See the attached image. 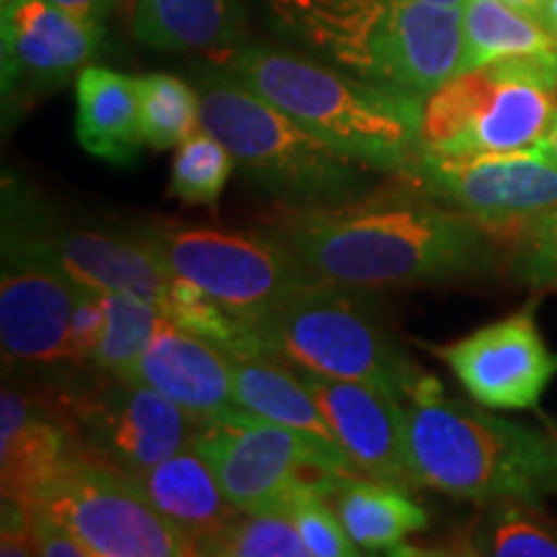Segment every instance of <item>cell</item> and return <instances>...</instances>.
<instances>
[{
  "mask_svg": "<svg viewBox=\"0 0 557 557\" xmlns=\"http://www.w3.org/2000/svg\"><path fill=\"white\" fill-rule=\"evenodd\" d=\"M263 233L284 243L310 278L361 289L457 282L498 263L496 233L416 189L338 207H278Z\"/></svg>",
  "mask_w": 557,
  "mask_h": 557,
  "instance_id": "1",
  "label": "cell"
},
{
  "mask_svg": "<svg viewBox=\"0 0 557 557\" xmlns=\"http://www.w3.org/2000/svg\"><path fill=\"white\" fill-rule=\"evenodd\" d=\"M406 442L418 487L483 506L557 496V434L444 398L431 374L406 403Z\"/></svg>",
  "mask_w": 557,
  "mask_h": 557,
  "instance_id": "2",
  "label": "cell"
},
{
  "mask_svg": "<svg viewBox=\"0 0 557 557\" xmlns=\"http://www.w3.org/2000/svg\"><path fill=\"white\" fill-rule=\"evenodd\" d=\"M218 62L299 127L367 169L395 176L418 156L426 101L421 96L374 86L263 45L230 47Z\"/></svg>",
  "mask_w": 557,
  "mask_h": 557,
  "instance_id": "3",
  "label": "cell"
},
{
  "mask_svg": "<svg viewBox=\"0 0 557 557\" xmlns=\"http://www.w3.org/2000/svg\"><path fill=\"white\" fill-rule=\"evenodd\" d=\"M312 50L374 86L426 99L465 73L462 9L421 0H276Z\"/></svg>",
  "mask_w": 557,
  "mask_h": 557,
  "instance_id": "4",
  "label": "cell"
},
{
  "mask_svg": "<svg viewBox=\"0 0 557 557\" xmlns=\"http://www.w3.org/2000/svg\"><path fill=\"white\" fill-rule=\"evenodd\" d=\"M197 90L201 129L218 137L243 176L278 207H338L377 191L382 173L299 127L230 70L207 73Z\"/></svg>",
  "mask_w": 557,
  "mask_h": 557,
  "instance_id": "5",
  "label": "cell"
},
{
  "mask_svg": "<svg viewBox=\"0 0 557 557\" xmlns=\"http://www.w3.org/2000/svg\"><path fill=\"white\" fill-rule=\"evenodd\" d=\"M263 351L325 377L364 382L400 403L429 374L403 351L369 289L312 282L292 292L259 325Z\"/></svg>",
  "mask_w": 557,
  "mask_h": 557,
  "instance_id": "6",
  "label": "cell"
},
{
  "mask_svg": "<svg viewBox=\"0 0 557 557\" xmlns=\"http://www.w3.org/2000/svg\"><path fill=\"white\" fill-rule=\"evenodd\" d=\"M557 116V54L465 70L426 96L418 152L475 158L534 148Z\"/></svg>",
  "mask_w": 557,
  "mask_h": 557,
  "instance_id": "7",
  "label": "cell"
},
{
  "mask_svg": "<svg viewBox=\"0 0 557 557\" xmlns=\"http://www.w3.org/2000/svg\"><path fill=\"white\" fill-rule=\"evenodd\" d=\"M67 434V449L132 475L191 444L197 423L139 380L96 367L34 385Z\"/></svg>",
  "mask_w": 557,
  "mask_h": 557,
  "instance_id": "8",
  "label": "cell"
},
{
  "mask_svg": "<svg viewBox=\"0 0 557 557\" xmlns=\"http://www.w3.org/2000/svg\"><path fill=\"white\" fill-rule=\"evenodd\" d=\"M3 274L0 341L5 367L34 385L78 369L70 351L73 276L37 233L21 199L18 178H3ZM32 385V382H29Z\"/></svg>",
  "mask_w": 557,
  "mask_h": 557,
  "instance_id": "9",
  "label": "cell"
},
{
  "mask_svg": "<svg viewBox=\"0 0 557 557\" xmlns=\"http://www.w3.org/2000/svg\"><path fill=\"white\" fill-rule=\"evenodd\" d=\"M191 447L207 459L240 513L287 511L305 483L359 472L341 444L267 421L240 406L197 423Z\"/></svg>",
  "mask_w": 557,
  "mask_h": 557,
  "instance_id": "10",
  "label": "cell"
},
{
  "mask_svg": "<svg viewBox=\"0 0 557 557\" xmlns=\"http://www.w3.org/2000/svg\"><path fill=\"white\" fill-rule=\"evenodd\" d=\"M73 532L88 557H189L194 542L163 519L127 472L70 451L52 478L29 498Z\"/></svg>",
  "mask_w": 557,
  "mask_h": 557,
  "instance_id": "11",
  "label": "cell"
},
{
  "mask_svg": "<svg viewBox=\"0 0 557 557\" xmlns=\"http://www.w3.org/2000/svg\"><path fill=\"white\" fill-rule=\"evenodd\" d=\"M139 230L171 276L191 282L256 331L292 292L312 282L289 248L269 233L160 225Z\"/></svg>",
  "mask_w": 557,
  "mask_h": 557,
  "instance_id": "12",
  "label": "cell"
},
{
  "mask_svg": "<svg viewBox=\"0 0 557 557\" xmlns=\"http://www.w3.org/2000/svg\"><path fill=\"white\" fill-rule=\"evenodd\" d=\"M395 176L496 235H513L524 222L557 207V165L537 148L475 158L418 152Z\"/></svg>",
  "mask_w": 557,
  "mask_h": 557,
  "instance_id": "13",
  "label": "cell"
},
{
  "mask_svg": "<svg viewBox=\"0 0 557 557\" xmlns=\"http://www.w3.org/2000/svg\"><path fill=\"white\" fill-rule=\"evenodd\" d=\"M103 47V26L75 18L52 0L0 5V65L5 114L78 78Z\"/></svg>",
  "mask_w": 557,
  "mask_h": 557,
  "instance_id": "14",
  "label": "cell"
},
{
  "mask_svg": "<svg viewBox=\"0 0 557 557\" xmlns=\"http://www.w3.org/2000/svg\"><path fill=\"white\" fill-rule=\"evenodd\" d=\"M459 385L480 406L529 410L557 374V354L542 338L532 308L483 325L455 344L436 348Z\"/></svg>",
  "mask_w": 557,
  "mask_h": 557,
  "instance_id": "15",
  "label": "cell"
},
{
  "mask_svg": "<svg viewBox=\"0 0 557 557\" xmlns=\"http://www.w3.org/2000/svg\"><path fill=\"white\" fill-rule=\"evenodd\" d=\"M18 189L34 227L70 276L103 292H129L152 299L163 308L173 276L143 230L135 227L132 233H120V230L70 225L21 181Z\"/></svg>",
  "mask_w": 557,
  "mask_h": 557,
  "instance_id": "16",
  "label": "cell"
},
{
  "mask_svg": "<svg viewBox=\"0 0 557 557\" xmlns=\"http://www.w3.org/2000/svg\"><path fill=\"white\" fill-rule=\"evenodd\" d=\"M297 372L315 395L354 468L361 475L413 493L418 483L408 462L406 403L364 382L325 377L305 367H297Z\"/></svg>",
  "mask_w": 557,
  "mask_h": 557,
  "instance_id": "17",
  "label": "cell"
},
{
  "mask_svg": "<svg viewBox=\"0 0 557 557\" xmlns=\"http://www.w3.org/2000/svg\"><path fill=\"white\" fill-rule=\"evenodd\" d=\"M137 380L176 403L194 423L235 406L233 361L225 348L173 325L160 323L137 367Z\"/></svg>",
  "mask_w": 557,
  "mask_h": 557,
  "instance_id": "18",
  "label": "cell"
},
{
  "mask_svg": "<svg viewBox=\"0 0 557 557\" xmlns=\"http://www.w3.org/2000/svg\"><path fill=\"white\" fill-rule=\"evenodd\" d=\"M67 455V434L39 389L5 382L0 393V480L3 496L29 500Z\"/></svg>",
  "mask_w": 557,
  "mask_h": 557,
  "instance_id": "19",
  "label": "cell"
},
{
  "mask_svg": "<svg viewBox=\"0 0 557 557\" xmlns=\"http://www.w3.org/2000/svg\"><path fill=\"white\" fill-rule=\"evenodd\" d=\"M129 478L160 517L184 532L194 547L240 513L227 500L207 459L191 444L152 468L132 472Z\"/></svg>",
  "mask_w": 557,
  "mask_h": 557,
  "instance_id": "20",
  "label": "cell"
},
{
  "mask_svg": "<svg viewBox=\"0 0 557 557\" xmlns=\"http://www.w3.org/2000/svg\"><path fill=\"white\" fill-rule=\"evenodd\" d=\"M323 493L359 553H400L410 534L429 524L426 511L410 498V491L361 472L331 475Z\"/></svg>",
  "mask_w": 557,
  "mask_h": 557,
  "instance_id": "21",
  "label": "cell"
},
{
  "mask_svg": "<svg viewBox=\"0 0 557 557\" xmlns=\"http://www.w3.org/2000/svg\"><path fill=\"white\" fill-rule=\"evenodd\" d=\"M75 137L83 150L111 165H135L143 152L137 78L88 65L75 78Z\"/></svg>",
  "mask_w": 557,
  "mask_h": 557,
  "instance_id": "22",
  "label": "cell"
},
{
  "mask_svg": "<svg viewBox=\"0 0 557 557\" xmlns=\"http://www.w3.org/2000/svg\"><path fill=\"white\" fill-rule=\"evenodd\" d=\"M129 29L158 52H222L240 37L235 0H127Z\"/></svg>",
  "mask_w": 557,
  "mask_h": 557,
  "instance_id": "23",
  "label": "cell"
},
{
  "mask_svg": "<svg viewBox=\"0 0 557 557\" xmlns=\"http://www.w3.org/2000/svg\"><path fill=\"white\" fill-rule=\"evenodd\" d=\"M233 361V400L250 413L305 431V434L336 442L329 418L320 410L315 395L299 377L287 359L259 354V357H230ZM338 444V442H336Z\"/></svg>",
  "mask_w": 557,
  "mask_h": 557,
  "instance_id": "24",
  "label": "cell"
},
{
  "mask_svg": "<svg viewBox=\"0 0 557 557\" xmlns=\"http://www.w3.org/2000/svg\"><path fill=\"white\" fill-rule=\"evenodd\" d=\"M465 70L508 58H553L557 37L540 18L521 13L504 0H465Z\"/></svg>",
  "mask_w": 557,
  "mask_h": 557,
  "instance_id": "25",
  "label": "cell"
},
{
  "mask_svg": "<svg viewBox=\"0 0 557 557\" xmlns=\"http://www.w3.org/2000/svg\"><path fill=\"white\" fill-rule=\"evenodd\" d=\"M470 555L496 557H557V529L537 504L527 500H496L487 504L483 519L472 527Z\"/></svg>",
  "mask_w": 557,
  "mask_h": 557,
  "instance_id": "26",
  "label": "cell"
},
{
  "mask_svg": "<svg viewBox=\"0 0 557 557\" xmlns=\"http://www.w3.org/2000/svg\"><path fill=\"white\" fill-rule=\"evenodd\" d=\"M107 331L96 351L94 367L116 377L137 380V367L156 338L165 312L158 302L129 292H103Z\"/></svg>",
  "mask_w": 557,
  "mask_h": 557,
  "instance_id": "27",
  "label": "cell"
},
{
  "mask_svg": "<svg viewBox=\"0 0 557 557\" xmlns=\"http://www.w3.org/2000/svg\"><path fill=\"white\" fill-rule=\"evenodd\" d=\"M139 129L152 150H171L184 145L201 129L199 90L169 73L137 78Z\"/></svg>",
  "mask_w": 557,
  "mask_h": 557,
  "instance_id": "28",
  "label": "cell"
},
{
  "mask_svg": "<svg viewBox=\"0 0 557 557\" xmlns=\"http://www.w3.org/2000/svg\"><path fill=\"white\" fill-rule=\"evenodd\" d=\"M199 555L218 557H310L289 511L238 513L201 542Z\"/></svg>",
  "mask_w": 557,
  "mask_h": 557,
  "instance_id": "29",
  "label": "cell"
},
{
  "mask_svg": "<svg viewBox=\"0 0 557 557\" xmlns=\"http://www.w3.org/2000/svg\"><path fill=\"white\" fill-rule=\"evenodd\" d=\"M235 160L218 137L199 129L178 145L171 165V194L184 205H214L225 189Z\"/></svg>",
  "mask_w": 557,
  "mask_h": 557,
  "instance_id": "30",
  "label": "cell"
},
{
  "mask_svg": "<svg viewBox=\"0 0 557 557\" xmlns=\"http://www.w3.org/2000/svg\"><path fill=\"white\" fill-rule=\"evenodd\" d=\"M329 478L315 480V483H305L299 487L287 506L289 517L295 521L299 537H302L305 547H308V553L312 557L361 555L359 547L354 545L351 537H348L344 524H341L336 508H333L331 500L325 498L323 487L329 483Z\"/></svg>",
  "mask_w": 557,
  "mask_h": 557,
  "instance_id": "31",
  "label": "cell"
},
{
  "mask_svg": "<svg viewBox=\"0 0 557 557\" xmlns=\"http://www.w3.org/2000/svg\"><path fill=\"white\" fill-rule=\"evenodd\" d=\"M513 238V276L532 289L557 292V207L524 222Z\"/></svg>",
  "mask_w": 557,
  "mask_h": 557,
  "instance_id": "32",
  "label": "cell"
},
{
  "mask_svg": "<svg viewBox=\"0 0 557 557\" xmlns=\"http://www.w3.org/2000/svg\"><path fill=\"white\" fill-rule=\"evenodd\" d=\"M103 331H107V299L103 289L73 278V318H70V351L78 367H94Z\"/></svg>",
  "mask_w": 557,
  "mask_h": 557,
  "instance_id": "33",
  "label": "cell"
},
{
  "mask_svg": "<svg viewBox=\"0 0 557 557\" xmlns=\"http://www.w3.org/2000/svg\"><path fill=\"white\" fill-rule=\"evenodd\" d=\"M34 513V545H37V555L47 557H88V549L81 545L73 532L58 521L45 517V513Z\"/></svg>",
  "mask_w": 557,
  "mask_h": 557,
  "instance_id": "34",
  "label": "cell"
},
{
  "mask_svg": "<svg viewBox=\"0 0 557 557\" xmlns=\"http://www.w3.org/2000/svg\"><path fill=\"white\" fill-rule=\"evenodd\" d=\"M52 3H58L60 9L73 13L75 18L88 21V24H96V26H103V21H107V16L111 13L114 0H52Z\"/></svg>",
  "mask_w": 557,
  "mask_h": 557,
  "instance_id": "35",
  "label": "cell"
},
{
  "mask_svg": "<svg viewBox=\"0 0 557 557\" xmlns=\"http://www.w3.org/2000/svg\"><path fill=\"white\" fill-rule=\"evenodd\" d=\"M534 148H537V152H542V156H545L549 163L557 165V116H555L553 127L547 129V135L542 137L540 143L534 145Z\"/></svg>",
  "mask_w": 557,
  "mask_h": 557,
  "instance_id": "36",
  "label": "cell"
},
{
  "mask_svg": "<svg viewBox=\"0 0 557 557\" xmlns=\"http://www.w3.org/2000/svg\"><path fill=\"white\" fill-rule=\"evenodd\" d=\"M537 18L542 21V26H545L549 34H555L557 37V0H545V5H542Z\"/></svg>",
  "mask_w": 557,
  "mask_h": 557,
  "instance_id": "37",
  "label": "cell"
},
{
  "mask_svg": "<svg viewBox=\"0 0 557 557\" xmlns=\"http://www.w3.org/2000/svg\"><path fill=\"white\" fill-rule=\"evenodd\" d=\"M506 5H511V9H517L521 13H529V16L537 18L542 5H545V0H504Z\"/></svg>",
  "mask_w": 557,
  "mask_h": 557,
  "instance_id": "38",
  "label": "cell"
},
{
  "mask_svg": "<svg viewBox=\"0 0 557 557\" xmlns=\"http://www.w3.org/2000/svg\"><path fill=\"white\" fill-rule=\"evenodd\" d=\"M421 3H434V5H449V9H462L465 0H421Z\"/></svg>",
  "mask_w": 557,
  "mask_h": 557,
  "instance_id": "39",
  "label": "cell"
},
{
  "mask_svg": "<svg viewBox=\"0 0 557 557\" xmlns=\"http://www.w3.org/2000/svg\"><path fill=\"white\" fill-rule=\"evenodd\" d=\"M3 3H9V0H0V5H3Z\"/></svg>",
  "mask_w": 557,
  "mask_h": 557,
  "instance_id": "40",
  "label": "cell"
}]
</instances>
